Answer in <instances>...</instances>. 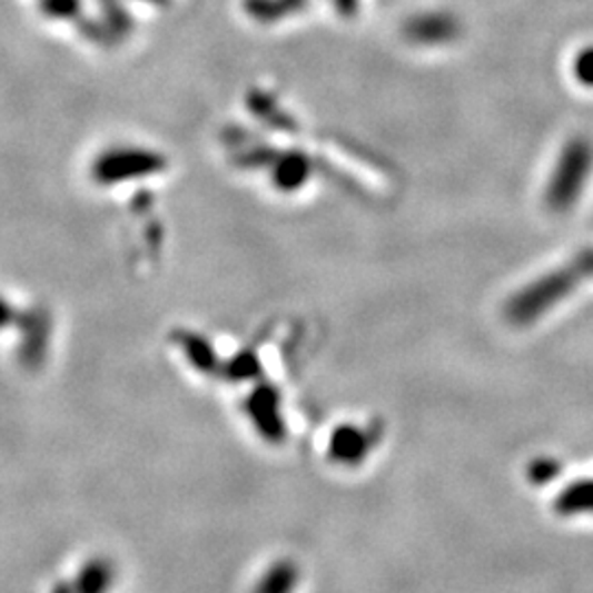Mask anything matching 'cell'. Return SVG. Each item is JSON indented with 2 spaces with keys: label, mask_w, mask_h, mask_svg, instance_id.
I'll return each mask as SVG.
<instances>
[{
  "label": "cell",
  "mask_w": 593,
  "mask_h": 593,
  "mask_svg": "<svg viewBox=\"0 0 593 593\" xmlns=\"http://www.w3.org/2000/svg\"><path fill=\"white\" fill-rule=\"evenodd\" d=\"M593 277V249L576 255L570 264L545 273L536 281L518 290L508 304V319L516 326L534 324L547 310L570 297L581 281Z\"/></svg>",
  "instance_id": "1"
},
{
  "label": "cell",
  "mask_w": 593,
  "mask_h": 593,
  "mask_svg": "<svg viewBox=\"0 0 593 593\" xmlns=\"http://www.w3.org/2000/svg\"><path fill=\"white\" fill-rule=\"evenodd\" d=\"M556 512L563 516L593 514V480H579L570 484L554 504Z\"/></svg>",
  "instance_id": "5"
},
{
  "label": "cell",
  "mask_w": 593,
  "mask_h": 593,
  "mask_svg": "<svg viewBox=\"0 0 593 593\" xmlns=\"http://www.w3.org/2000/svg\"><path fill=\"white\" fill-rule=\"evenodd\" d=\"M299 567L293 561L273 563L257 581L254 593H295L299 585Z\"/></svg>",
  "instance_id": "4"
},
{
  "label": "cell",
  "mask_w": 593,
  "mask_h": 593,
  "mask_svg": "<svg viewBox=\"0 0 593 593\" xmlns=\"http://www.w3.org/2000/svg\"><path fill=\"white\" fill-rule=\"evenodd\" d=\"M115 581V570L106 561H90L78 574L73 585H60L58 593H108Z\"/></svg>",
  "instance_id": "3"
},
{
  "label": "cell",
  "mask_w": 593,
  "mask_h": 593,
  "mask_svg": "<svg viewBox=\"0 0 593 593\" xmlns=\"http://www.w3.org/2000/svg\"><path fill=\"white\" fill-rule=\"evenodd\" d=\"M593 171V141L587 137L570 139L556 161L545 189V205L554 214H565L581 200Z\"/></svg>",
  "instance_id": "2"
},
{
  "label": "cell",
  "mask_w": 593,
  "mask_h": 593,
  "mask_svg": "<svg viewBox=\"0 0 593 593\" xmlns=\"http://www.w3.org/2000/svg\"><path fill=\"white\" fill-rule=\"evenodd\" d=\"M574 76L583 86L593 88V47L583 49L574 60Z\"/></svg>",
  "instance_id": "7"
},
{
  "label": "cell",
  "mask_w": 593,
  "mask_h": 593,
  "mask_svg": "<svg viewBox=\"0 0 593 593\" xmlns=\"http://www.w3.org/2000/svg\"><path fill=\"white\" fill-rule=\"evenodd\" d=\"M559 473H561V464L556 459H547V457L534 459L527 468V477L532 484H550L559 477Z\"/></svg>",
  "instance_id": "6"
}]
</instances>
